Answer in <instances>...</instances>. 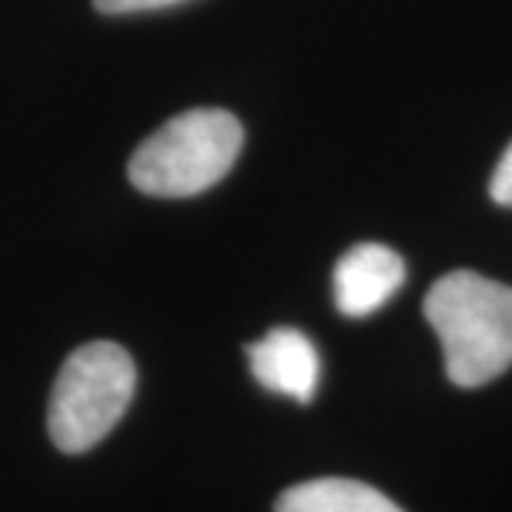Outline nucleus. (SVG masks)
Wrapping results in <instances>:
<instances>
[{"label": "nucleus", "instance_id": "f257e3e1", "mask_svg": "<svg viewBox=\"0 0 512 512\" xmlns=\"http://www.w3.org/2000/svg\"><path fill=\"white\" fill-rule=\"evenodd\" d=\"M424 316L439 333L444 365L458 387H481L512 365V288L453 271L424 299Z\"/></svg>", "mask_w": 512, "mask_h": 512}, {"label": "nucleus", "instance_id": "f03ea898", "mask_svg": "<svg viewBox=\"0 0 512 512\" xmlns=\"http://www.w3.org/2000/svg\"><path fill=\"white\" fill-rule=\"evenodd\" d=\"M242 151V126L231 111L191 109L171 117L128 163L134 188L148 197H194L217 185Z\"/></svg>", "mask_w": 512, "mask_h": 512}, {"label": "nucleus", "instance_id": "7ed1b4c3", "mask_svg": "<svg viewBox=\"0 0 512 512\" xmlns=\"http://www.w3.org/2000/svg\"><path fill=\"white\" fill-rule=\"evenodd\" d=\"M137 370L126 348L89 342L57 373L49 399V436L63 453H86L109 436L134 399Z\"/></svg>", "mask_w": 512, "mask_h": 512}, {"label": "nucleus", "instance_id": "20e7f679", "mask_svg": "<svg viewBox=\"0 0 512 512\" xmlns=\"http://www.w3.org/2000/svg\"><path fill=\"white\" fill-rule=\"evenodd\" d=\"M404 285L402 256L382 242L353 245L333 268V299L339 313L365 319Z\"/></svg>", "mask_w": 512, "mask_h": 512}, {"label": "nucleus", "instance_id": "39448f33", "mask_svg": "<svg viewBox=\"0 0 512 512\" xmlns=\"http://www.w3.org/2000/svg\"><path fill=\"white\" fill-rule=\"evenodd\" d=\"M254 379L265 390L308 404L319 387L322 362L313 342L296 328H274L259 342L248 345Z\"/></svg>", "mask_w": 512, "mask_h": 512}, {"label": "nucleus", "instance_id": "423d86ee", "mask_svg": "<svg viewBox=\"0 0 512 512\" xmlns=\"http://www.w3.org/2000/svg\"><path fill=\"white\" fill-rule=\"evenodd\" d=\"M276 512H404L376 487L353 478H316L279 495Z\"/></svg>", "mask_w": 512, "mask_h": 512}, {"label": "nucleus", "instance_id": "0eeeda50", "mask_svg": "<svg viewBox=\"0 0 512 512\" xmlns=\"http://www.w3.org/2000/svg\"><path fill=\"white\" fill-rule=\"evenodd\" d=\"M185 0H94V9L103 15H137V12H154L165 6H177Z\"/></svg>", "mask_w": 512, "mask_h": 512}, {"label": "nucleus", "instance_id": "6e6552de", "mask_svg": "<svg viewBox=\"0 0 512 512\" xmlns=\"http://www.w3.org/2000/svg\"><path fill=\"white\" fill-rule=\"evenodd\" d=\"M490 197L504 208H512V143L504 151V157L495 165L493 180H490Z\"/></svg>", "mask_w": 512, "mask_h": 512}]
</instances>
